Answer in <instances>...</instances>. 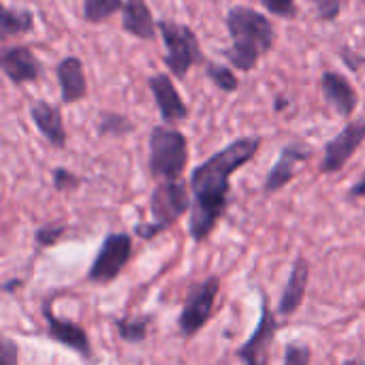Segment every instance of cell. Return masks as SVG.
I'll use <instances>...</instances> for the list:
<instances>
[{"instance_id": "6da1fadb", "label": "cell", "mask_w": 365, "mask_h": 365, "mask_svg": "<svg viewBox=\"0 0 365 365\" xmlns=\"http://www.w3.org/2000/svg\"><path fill=\"white\" fill-rule=\"evenodd\" d=\"M261 145L263 139L259 135L233 139L229 145L214 152L192 169V210L188 218V235L195 244L205 242L225 218L231 199V178L259 154Z\"/></svg>"}, {"instance_id": "7a4b0ae2", "label": "cell", "mask_w": 365, "mask_h": 365, "mask_svg": "<svg viewBox=\"0 0 365 365\" xmlns=\"http://www.w3.org/2000/svg\"><path fill=\"white\" fill-rule=\"evenodd\" d=\"M225 24L231 36V45L222 51L225 60L233 68L250 73L252 68H257L259 60L274 49V21L252 6L235 4L227 11Z\"/></svg>"}, {"instance_id": "3957f363", "label": "cell", "mask_w": 365, "mask_h": 365, "mask_svg": "<svg viewBox=\"0 0 365 365\" xmlns=\"http://www.w3.org/2000/svg\"><path fill=\"white\" fill-rule=\"evenodd\" d=\"M192 210V195H188V186L184 180H171V182H158L150 195V222H137L135 233L143 242H150L165 231H169L173 225L180 222L182 216H186Z\"/></svg>"}, {"instance_id": "277c9868", "label": "cell", "mask_w": 365, "mask_h": 365, "mask_svg": "<svg viewBox=\"0 0 365 365\" xmlns=\"http://www.w3.org/2000/svg\"><path fill=\"white\" fill-rule=\"evenodd\" d=\"M188 165V139L169 124L154 126L148 137V169L156 182L182 180Z\"/></svg>"}, {"instance_id": "5b68a950", "label": "cell", "mask_w": 365, "mask_h": 365, "mask_svg": "<svg viewBox=\"0 0 365 365\" xmlns=\"http://www.w3.org/2000/svg\"><path fill=\"white\" fill-rule=\"evenodd\" d=\"M158 34L165 43V66L171 73V77L182 79L188 75V71L205 62L199 45V36L195 30L186 24H180L175 19H158Z\"/></svg>"}, {"instance_id": "8992f818", "label": "cell", "mask_w": 365, "mask_h": 365, "mask_svg": "<svg viewBox=\"0 0 365 365\" xmlns=\"http://www.w3.org/2000/svg\"><path fill=\"white\" fill-rule=\"evenodd\" d=\"M220 276L210 274L188 287L178 317V329L184 340L195 338L212 321L220 295Z\"/></svg>"}, {"instance_id": "52a82bcc", "label": "cell", "mask_w": 365, "mask_h": 365, "mask_svg": "<svg viewBox=\"0 0 365 365\" xmlns=\"http://www.w3.org/2000/svg\"><path fill=\"white\" fill-rule=\"evenodd\" d=\"M133 235L128 233H107L98 246V252L86 274V280L96 287H107L115 282V278L126 269L133 259Z\"/></svg>"}, {"instance_id": "ba28073f", "label": "cell", "mask_w": 365, "mask_h": 365, "mask_svg": "<svg viewBox=\"0 0 365 365\" xmlns=\"http://www.w3.org/2000/svg\"><path fill=\"white\" fill-rule=\"evenodd\" d=\"M53 302L56 297H45L43 304H41V317H43V323H45V336L73 351L79 359H83L86 364L94 365L96 364V355H94V346H92V340L88 336V331L75 323V321H68V319H60L53 310Z\"/></svg>"}, {"instance_id": "9c48e42d", "label": "cell", "mask_w": 365, "mask_h": 365, "mask_svg": "<svg viewBox=\"0 0 365 365\" xmlns=\"http://www.w3.org/2000/svg\"><path fill=\"white\" fill-rule=\"evenodd\" d=\"M282 323L278 321V312L269 308L267 293L261 291V314L259 323L252 331V336L237 349L235 357L242 361V365H269L272 359V349L278 338Z\"/></svg>"}, {"instance_id": "30bf717a", "label": "cell", "mask_w": 365, "mask_h": 365, "mask_svg": "<svg viewBox=\"0 0 365 365\" xmlns=\"http://www.w3.org/2000/svg\"><path fill=\"white\" fill-rule=\"evenodd\" d=\"M365 143V118L351 120L336 137L325 143L323 160L319 171L323 175H334L346 167V163L355 156V152Z\"/></svg>"}, {"instance_id": "8fae6325", "label": "cell", "mask_w": 365, "mask_h": 365, "mask_svg": "<svg viewBox=\"0 0 365 365\" xmlns=\"http://www.w3.org/2000/svg\"><path fill=\"white\" fill-rule=\"evenodd\" d=\"M310 156H312V148L306 145L304 141H291V143H287V145L280 150L278 160L272 165V169H269L267 175H265L263 192H265V195H276V192H280L282 188H287V186L295 180L299 167H302Z\"/></svg>"}, {"instance_id": "7c38bea8", "label": "cell", "mask_w": 365, "mask_h": 365, "mask_svg": "<svg viewBox=\"0 0 365 365\" xmlns=\"http://www.w3.org/2000/svg\"><path fill=\"white\" fill-rule=\"evenodd\" d=\"M148 88L156 101V107H158V113L163 118L165 124L173 126V124H180L184 120H188V107L180 94V90L175 88L173 83V77L167 75V73H156L148 79Z\"/></svg>"}, {"instance_id": "4fadbf2b", "label": "cell", "mask_w": 365, "mask_h": 365, "mask_svg": "<svg viewBox=\"0 0 365 365\" xmlns=\"http://www.w3.org/2000/svg\"><path fill=\"white\" fill-rule=\"evenodd\" d=\"M0 68L13 86H24L41 79L43 66L28 45H11L0 53Z\"/></svg>"}, {"instance_id": "5bb4252c", "label": "cell", "mask_w": 365, "mask_h": 365, "mask_svg": "<svg viewBox=\"0 0 365 365\" xmlns=\"http://www.w3.org/2000/svg\"><path fill=\"white\" fill-rule=\"evenodd\" d=\"M321 92L325 103L342 118H351L359 105V94L351 79L338 71H323L321 75Z\"/></svg>"}, {"instance_id": "9a60e30c", "label": "cell", "mask_w": 365, "mask_h": 365, "mask_svg": "<svg viewBox=\"0 0 365 365\" xmlns=\"http://www.w3.org/2000/svg\"><path fill=\"white\" fill-rule=\"evenodd\" d=\"M310 261L306 257H297L293 267H291V274H289V280L284 284V291L280 295V302H278V317L280 319H293L299 308L304 306L306 302V291H308V284H310Z\"/></svg>"}, {"instance_id": "2e32d148", "label": "cell", "mask_w": 365, "mask_h": 365, "mask_svg": "<svg viewBox=\"0 0 365 365\" xmlns=\"http://www.w3.org/2000/svg\"><path fill=\"white\" fill-rule=\"evenodd\" d=\"M30 118L32 124L36 126V130L43 135V139L56 148V150H64L66 141H68V133L64 126V118L58 105L47 103L45 98H36L30 103Z\"/></svg>"}, {"instance_id": "e0dca14e", "label": "cell", "mask_w": 365, "mask_h": 365, "mask_svg": "<svg viewBox=\"0 0 365 365\" xmlns=\"http://www.w3.org/2000/svg\"><path fill=\"white\" fill-rule=\"evenodd\" d=\"M56 77L60 86V101L64 105L79 103L88 96V79L83 62L77 56H66L56 66Z\"/></svg>"}, {"instance_id": "ac0fdd59", "label": "cell", "mask_w": 365, "mask_h": 365, "mask_svg": "<svg viewBox=\"0 0 365 365\" xmlns=\"http://www.w3.org/2000/svg\"><path fill=\"white\" fill-rule=\"evenodd\" d=\"M122 30L141 41H152L158 34V21H154L145 0H124Z\"/></svg>"}, {"instance_id": "d6986e66", "label": "cell", "mask_w": 365, "mask_h": 365, "mask_svg": "<svg viewBox=\"0 0 365 365\" xmlns=\"http://www.w3.org/2000/svg\"><path fill=\"white\" fill-rule=\"evenodd\" d=\"M113 329L118 338L126 344H143L150 336V327L154 323L152 314H137V317H120L113 319Z\"/></svg>"}, {"instance_id": "ffe728a7", "label": "cell", "mask_w": 365, "mask_h": 365, "mask_svg": "<svg viewBox=\"0 0 365 365\" xmlns=\"http://www.w3.org/2000/svg\"><path fill=\"white\" fill-rule=\"evenodd\" d=\"M34 28V15L28 9L21 6H4L2 9V17H0V32L2 38H11V36H19L26 34Z\"/></svg>"}, {"instance_id": "44dd1931", "label": "cell", "mask_w": 365, "mask_h": 365, "mask_svg": "<svg viewBox=\"0 0 365 365\" xmlns=\"http://www.w3.org/2000/svg\"><path fill=\"white\" fill-rule=\"evenodd\" d=\"M203 68H205V77H207L218 90H222V92H227V94H233V92L240 90V79H237V75H235V71H233L231 66L205 58Z\"/></svg>"}, {"instance_id": "7402d4cb", "label": "cell", "mask_w": 365, "mask_h": 365, "mask_svg": "<svg viewBox=\"0 0 365 365\" xmlns=\"http://www.w3.org/2000/svg\"><path fill=\"white\" fill-rule=\"evenodd\" d=\"M124 0H83L81 17L88 24H103L115 13H122Z\"/></svg>"}, {"instance_id": "603a6c76", "label": "cell", "mask_w": 365, "mask_h": 365, "mask_svg": "<svg viewBox=\"0 0 365 365\" xmlns=\"http://www.w3.org/2000/svg\"><path fill=\"white\" fill-rule=\"evenodd\" d=\"M133 128L135 124L130 122V118H126L124 113H115V111H103L96 124V130L101 137H124V135H130Z\"/></svg>"}, {"instance_id": "cb8c5ba5", "label": "cell", "mask_w": 365, "mask_h": 365, "mask_svg": "<svg viewBox=\"0 0 365 365\" xmlns=\"http://www.w3.org/2000/svg\"><path fill=\"white\" fill-rule=\"evenodd\" d=\"M66 225L64 222H49V225H41L34 231V242L38 248H53L66 233Z\"/></svg>"}, {"instance_id": "d4e9b609", "label": "cell", "mask_w": 365, "mask_h": 365, "mask_svg": "<svg viewBox=\"0 0 365 365\" xmlns=\"http://www.w3.org/2000/svg\"><path fill=\"white\" fill-rule=\"evenodd\" d=\"M282 365H312V349L302 340H293L284 346Z\"/></svg>"}, {"instance_id": "484cf974", "label": "cell", "mask_w": 365, "mask_h": 365, "mask_svg": "<svg viewBox=\"0 0 365 365\" xmlns=\"http://www.w3.org/2000/svg\"><path fill=\"white\" fill-rule=\"evenodd\" d=\"M81 182L83 180L77 173H73V171H68L64 167H56L51 171V184H53V188L58 192H73V190H77L81 186Z\"/></svg>"}, {"instance_id": "4316f807", "label": "cell", "mask_w": 365, "mask_h": 365, "mask_svg": "<svg viewBox=\"0 0 365 365\" xmlns=\"http://www.w3.org/2000/svg\"><path fill=\"white\" fill-rule=\"evenodd\" d=\"M314 11H317V17L321 21H336L340 15H342V9L346 4V0H308Z\"/></svg>"}, {"instance_id": "83f0119b", "label": "cell", "mask_w": 365, "mask_h": 365, "mask_svg": "<svg viewBox=\"0 0 365 365\" xmlns=\"http://www.w3.org/2000/svg\"><path fill=\"white\" fill-rule=\"evenodd\" d=\"M272 15H278L282 19H293L297 17L299 9L295 0H259Z\"/></svg>"}, {"instance_id": "f1b7e54d", "label": "cell", "mask_w": 365, "mask_h": 365, "mask_svg": "<svg viewBox=\"0 0 365 365\" xmlns=\"http://www.w3.org/2000/svg\"><path fill=\"white\" fill-rule=\"evenodd\" d=\"M0 365H19V346L9 336L0 340Z\"/></svg>"}, {"instance_id": "f546056e", "label": "cell", "mask_w": 365, "mask_h": 365, "mask_svg": "<svg viewBox=\"0 0 365 365\" xmlns=\"http://www.w3.org/2000/svg\"><path fill=\"white\" fill-rule=\"evenodd\" d=\"M340 58H342V62H344L351 71H359L365 64L364 56H361L357 49H351L349 45L340 47Z\"/></svg>"}, {"instance_id": "4dcf8cb0", "label": "cell", "mask_w": 365, "mask_h": 365, "mask_svg": "<svg viewBox=\"0 0 365 365\" xmlns=\"http://www.w3.org/2000/svg\"><path fill=\"white\" fill-rule=\"evenodd\" d=\"M349 199L355 201V199H365V171L361 173V178L349 188Z\"/></svg>"}, {"instance_id": "1f68e13d", "label": "cell", "mask_w": 365, "mask_h": 365, "mask_svg": "<svg viewBox=\"0 0 365 365\" xmlns=\"http://www.w3.org/2000/svg\"><path fill=\"white\" fill-rule=\"evenodd\" d=\"M287 105H289V101H287L284 96H278V98H276V103H274V111H278V113H280V111H284V107H287Z\"/></svg>"}, {"instance_id": "d6a6232c", "label": "cell", "mask_w": 365, "mask_h": 365, "mask_svg": "<svg viewBox=\"0 0 365 365\" xmlns=\"http://www.w3.org/2000/svg\"><path fill=\"white\" fill-rule=\"evenodd\" d=\"M342 365H365L364 357H351V359H344Z\"/></svg>"}, {"instance_id": "836d02e7", "label": "cell", "mask_w": 365, "mask_h": 365, "mask_svg": "<svg viewBox=\"0 0 365 365\" xmlns=\"http://www.w3.org/2000/svg\"><path fill=\"white\" fill-rule=\"evenodd\" d=\"M364 2H365V0H364Z\"/></svg>"}]
</instances>
